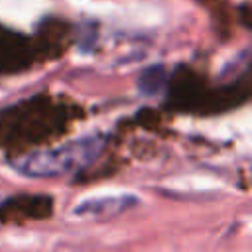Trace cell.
Returning <instances> with one entry per match:
<instances>
[{"label":"cell","instance_id":"3957f363","mask_svg":"<svg viewBox=\"0 0 252 252\" xmlns=\"http://www.w3.org/2000/svg\"><path fill=\"white\" fill-rule=\"evenodd\" d=\"M167 85V73L161 65H154V67H148L142 75H140V81H138V87H140V93L144 96H156L159 94Z\"/></svg>","mask_w":252,"mask_h":252},{"label":"cell","instance_id":"7a4b0ae2","mask_svg":"<svg viewBox=\"0 0 252 252\" xmlns=\"http://www.w3.org/2000/svg\"><path fill=\"white\" fill-rule=\"evenodd\" d=\"M138 205V199L134 195H112V197H98L79 203L73 209V215L85 217V219H108L124 213L126 209H132Z\"/></svg>","mask_w":252,"mask_h":252},{"label":"cell","instance_id":"6da1fadb","mask_svg":"<svg viewBox=\"0 0 252 252\" xmlns=\"http://www.w3.org/2000/svg\"><path fill=\"white\" fill-rule=\"evenodd\" d=\"M104 136L91 134L67 144L32 152L14 161V167L28 177H57L89 167L102 152Z\"/></svg>","mask_w":252,"mask_h":252}]
</instances>
